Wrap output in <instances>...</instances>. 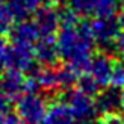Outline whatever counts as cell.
I'll list each match as a JSON object with an SVG mask.
<instances>
[{"label":"cell","mask_w":124,"mask_h":124,"mask_svg":"<svg viewBox=\"0 0 124 124\" xmlns=\"http://www.w3.org/2000/svg\"><path fill=\"white\" fill-rule=\"evenodd\" d=\"M121 118H123V121H124V115H123V116H121Z\"/></svg>","instance_id":"27"},{"label":"cell","mask_w":124,"mask_h":124,"mask_svg":"<svg viewBox=\"0 0 124 124\" xmlns=\"http://www.w3.org/2000/svg\"><path fill=\"white\" fill-rule=\"evenodd\" d=\"M17 115L24 124H39L47 110L46 100L36 92H24L17 98Z\"/></svg>","instance_id":"5"},{"label":"cell","mask_w":124,"mask_h":124,"mask_svg":"<svg viewBox=\"0 0 124 124\" xmlns=\"http://www.w3.org/2000/svg\"><path fill=\"white\" fill-rule=\"evenodd\" d=\"M115 50L118 52V54L124 61V32H120L118 36H116V39H115Z\"/></svg>","instance_id":"22"},{"label":"cell","mask_w":124,"mask_h":124,"mask_svg":"<svg viewBox=\"0 0 124 124\" xmlns=\"http://www.w3.org/2000/svg\"><path fill=\"white\" fill-rule=\"evenodd\" d=\"M0 124H8L6 118H5V114H0Z\"/></svg>","instance_id":"25"},{"label":"cell","mask_w":124,"mask_h":124,"mask_svg":"<svg viewBox=\"0 0 124 124\" xmlns=\"http://www.w3.org/2000/svg\"><path fill=\"white\" fill-rule=\"evenodd\" d=\"M91 33L95 42H98L103 48H115V39L120 33V24L114 15H95V18L89 23Z\"/></svg>","instance_id":"6"},{"label":"cell","mask_w":124,"mask_h":124,"mask_svg":"<svg viewBox=\"0 0 124 124\" xmlns=\"http://www.w3.org/2000/svg\"><path fill=\"white\" fill-rule=\"evenodd\" d=\"M33 56L38 64L54 67L59 64V52L54 36H39L33 46Z\"/></svg>","instance_id":"8"},{"label":"cell","mask_w":124,"mask_h":124,"mask_svg":"<svg viewBox=\"0 0 124 124\" xmlns=\"http://www.w3.org/2000/svg\"><path fill=\"white\" fill-rule=\"evenodd\" d=\"M58 70V80H59V89H68L73 85H76L77 77L80 74L74 70L71 65H62V67H56Z\"/></svg>","instance_id":"15"},{"label":"cell","mask_w":124,"mask_h":124,"mask_svg":"<svg viewBox=\"0 0 124 124\" xmlns=\"http://www.w3.org/2000/svg\"><path fill=\"white\" fill-rule=\"evenodd\" d=\"M109 85L121 88L124 86V61H114V67L110 71Z\"/></svg>","instance_id":"19"},{"label":"cell","mask_w":124,"mask_h":124,"mask_svg":"<svg viewBox=\"0 0 124 124\" xmlns=\"http://www.w3.org/2000/svg\"><path fill=\"white\" fill-rule=\"evenodd\" d=\"M11 100L9 97L3 92L2 86H0V114H6V112H11Z\"/></svg>","instance_id":"20"},{"label":"cell","mask_w":124,"mask_h":124,"mask_svg":"<svg viewBox=\"0 0 124 124\" xmlns=\"http://www.w3.org/2000/svg\"><path fill=\"white\" fill-rule=\"evenodd\" d=\"M61 9L58 0H47L33 12V24L39 36H54L59 29Z\"/></svg>","instance_id":"4"},{"label":"cell","mask_w":124,"mask_h":124,"mask_svg":"<svg viewBox=\"0 0 124 124\" xmlns=\"http://www.w3.org/2000/svg\"><path fill=\"white\" fill-rule=\"evenodd\" d=\"M6 46H8V41H6V38H5L3 33H0V59H2V54L5 52ZM0 64H2V62H0Z\"/></svg>","instance_id":"23"},{"label":"cell","mask_w":124,"mask_h":124,"mask_svg":"<svg viewBox=\"0 0 124 124\" xmlns=\"http://www.w3.org/2000/svg\"><path fill=\"white\" fill-rule=\"evenodd\" d=\"M116 20H118L120 27H123V29H124V8L120 11V14H118V17H116Z\"/></svg>","instance_id":"24"},{"label":"cell","mask_w":124,"mask_h":124,"mask_svg":"<svg viewBox=\"0 0 124 124\" xmlns=\"http://www.w3.org/2000/svg\"><path fill=\"white\" fill-rule=\"evenodd\" d=\"M23 124H24V123H23Z\"/></svg>","instance_id":"29"},{"label":"cell","mask_w":124,"mask_h":124,"mask_svg":"<svg viewBox=\"0 0 124 124\" xmlns=\"http://www.w3.org/2000/svg\"><path fill=\"white\" fill-rule=\"evenodd\" d=\"M39 124H76V120L67 104L64 101H58L46 110V115Z\"/></svg>","instance_id":"12"},{"label":"cell","mask_w":124,"mask_h":124,"mask_svg":"<svg viewBox=\"0 0 124 124\" xmlns=\"http://www.w3.org/2000/svg\"><path fill=\"white\" fill-rule=\"evenodd\" d=\"M0 62H2L3 70H14L20 73H26L30 70H33L35 73L38 70L33 56V47L15 44V42H12L11 46H6Z\"/></svg>","instance_id":"2"},{"label":"cell","mask_w":124,"mask_h":124,"mask_svg":"<svg viewBox=\"0 0 124 124\" xmlns=\"http://www.w3.org/2000/svg\"><path fill=\"white\" fill-rule=\"evenodd\" d=\"M58 65L54 67H44V68H38L32 76L36 79L39 89H44L47 92H53L59 89V80H58Z\"/></svg>","instance_id":"13"},{"label":"cell","mask_w":124,"mask_h":124,"mask_svg":"<svg viewBox=\"0 0 124 124\" xmlns=\"http://www.w3.org/2000/svg\"><path fill=\"white\" fill-rule=\"evenodd\" d=\"M121 103H123V109H124V89L121 91Z\"/></svg>","instance_id":"26"},{"label":"cell","mask_w":124,"mask_h":124,"mask_svg":"<svg viewBox=\"0 0 124 124\" xmlns=\"http://www.w3.org/2000/svg\"><path fill=\"white\" fill-rule=\"evenodd\" d=\"M0 86L11 101H15L24 92V76L20 71L14 70H5V73L0 76Z\"/></svg>","instance_id":"11"},{"label":"cell","mask_w":124,"mask_h":124,"mask_svg":"<svg viewBox=\"0 0 124 124\" xmlns=\"http://www.w3.org/2000/svg\"><path fill=\"white\" fill-rule=\"evenodd\" d=\"M97 98L94 100L95 112L100 115H110V114H120L123 110V103H121V92L118 91L116 86L108 85L104 89L97 92Z\"/></svg>","instance_id":"7"},{"label":"cell","mask_w":124,"mask_h":124,"mask_svg":"<svg viewBox=\"0 0 124 124\" xmlns=\"http://www.w3.org/2000/svg\"><path fill=\"white\" fill-rule=\"evenodd\" d=\"M114 58L110 56L108 52L103 53H97L94 56H91L89 61V68L88 71L91 73V76L94 77V80L100 85V88L109 85V79H110V71L114 67Z\"/></svg>","instance_id":"9"},{"label":"cell","mask_w":124,"mask_h":124,"mask_svg":"<svg viewBox=\"0 0 124 124\" xmlns=\"http://www.w3.org/2000/svg\"><path fill=\"white\" fill-rule=\"evenodd\" d=\"M121 2H123V3H124V0H121Z\"/></svg>","instance_id":"28"},{"label":"cell","mask_w":124,"mask_h":124,"mask_svg":"<svg viewBox=\"0 0 124 124\" xmlns=\"http://www.w3.org/2000/svg\"><path fill=\"white\" fill-rule=\"evenodd\" d=\"M77 88L80 89V91H83L85 94H88V95H91V97H94L98 91H100V85H98L95 80H94V77L91 76V74H80V76L77 77Z\"/></svg>","instance_id":"17"},{"label":"cell","mask_w":124,"mask_h":124,"mask_svg":"<svg viewBox=\"0 0 124 124\" xmlns=\"http://www.w3.org/2000/svg\"><path fill=\"white\" fill-rule=\"evenodd\" d=\"M61 101H64L68 106V109L71 110V114L74 116V120H77V121L86 123L97 115L92 97L85 94L79 88L65 89V92L61 95Z\"/></svg>","instance_id":"3"},{"label":"cell","mask_w":124,"mask_h":124,"mask_svg":"<svg viewBox=\"0 0 124 124\" xmlns=\"http://www.w3.org/2000/svg\"><path fill=\"white\" fill-rule=\"evenodd\" d=\"M100 124H124L120 114H110V115H103Z\"/></svg>","instance_id":"21"},{"label":"cell","mask_w":124,"mask_h":124,"mask_svg":"<svg viewBox=\"0 0 124 124\" xmlns=\"http://www.w3.org/2000/svg\"><path fill=\"white\" fill-rule=\"evenodd\" d=\"M118 9V0H94L95 15H114Z\"/></svg>","instance_id":"18"},{"label":"cell","mask_w":124,"mask_h":124,"mask_svg":"<svg viewBox=\"0 0 124 124\" xmlns=\"http://www.w3.org/2000/svg\"><path fill=\"white\" fill-rule=\"evenodd\" d=\"M15 20H26L39 6L41 0H5Z\"/></svg>","instance_id":"14"},{"label":"cell","mask_w":124,"mask_h":124,"mask_svg":"<svg viewBox=\"0 0 124 124\" xmlns=\"http://www.w3.org/2000/svg\"><path fill=\"white\" fill-rule=\"evenodd\" d=\"M67 8L79 17H89L94 14V0H67Z\"/></svg>","instance_id":"16"},{"label":"cell","mask_w":124,"mask_h":124,"mask_svg":"<svg viewBox=\"0 0 124 124\" xmlns=\"http://www.w3.org/2000/svg\"><path fill=\"white\" fill-rule=\"evenodd\" d=\"M8 33L11 36L12 42L23 44V46H30V47H33L35 42L39 38V33L36 30L33 21H27V18L26 20H18L17 24H12Z\"/></svg>","instance_id":"10"},{"label":"cell","mask_w":124,"mask_h":124,"mask_svg":"<svg viewBox=\"0 0 124 124\" xmlns=\"http://www.w3.org/2000/svg\"><path fill=\"white\" fill-rule=\"evenodd\" d=\"M56 46L59 58L67 61L79 74L88 73L89 61L94 52L95 41L92 38L89 23L82 20L70 9L61 11L59 29L56 32Z\"/></svg>","instance_id":"1"}]
</instances>
